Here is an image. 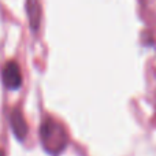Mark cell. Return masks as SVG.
<instances>
[{"mask_svg": "<svg viewBox=\"0 0 156 156\" xmlns=\"http://www.w3.org/2000/svg\"><path fill=\"white\" fill-rule=\"evenodd\" d=\"M40 141L49 155H59L67 145V133L59 122L51 118L43 121L40 126Z\"/></svg>", "mask_w": 156, "mask_h": 156, "instance_id": "obj_1", "label": "cell"}, {"mask_svg": "<svg viewBox=\"0 0 156 156\" xmlns=\"http://www.w3.org/2000/svg\"><path fill=\"white\" fill-rule=\"evenodd\" d=\"M3 82L8 89H18L22 83V76L15 62H8L3 69Z\"/></svg>", "mask_w": 156, "mask_h": 156, "instance_id": "obj_2", "label": "cell"}, {"mask_svg": "<svg viewBox=\"0 0 156 156\" xmlns=\"http://www.w3.org/2000/svg\"><path fill=\"white\" fill-rule=\"evenodd\" d=\"M10 122H11V129H12L15 137L18 140H25V137L27 134V126H26V122H25L23 115L21 114V111L14 110L11 112Z\"/></svg>", "mask_w": 156, "mask_h": 156, "instance_id": "obj_3", "label": "cell"}, {"mask_svg": "<svg viewBox=\"0 0 156 156\" xmlns=\"http://www.w3.org/2000/svg\"><path fill=\"white\" fill-rule=\"evenodd\" d=\"M27 14H29L30 18L32 29L36 30L38 27V22H40V4H38V0H27Z\"/></svg>", "mask_w": 156, "mask_h": 156, "instance_id": "obj_4", "label": "cell"}]
</instances>
